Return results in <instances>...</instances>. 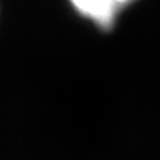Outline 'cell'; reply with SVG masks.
Listing matches in <instances>:
<instances>
[{
  "label": "cell",
  "instance_id": "cell-1",
  "mask_svg": "<svg viewBox=\"0 0 160 160\" xmlns=\"http://www.w3.org/2000/svg\"><path fill=\"white\" fill-rule=\"evenodd\" d=\"M82 18L92 21L100 30L108 31L114 26L122 10L136 3L137 0H69Z\"/></svg>",
  "mask_w": 160,
  "mask_h": 160
}]
</instances>
